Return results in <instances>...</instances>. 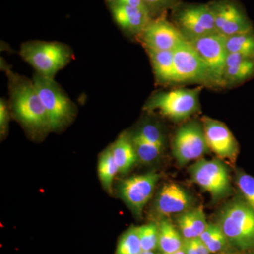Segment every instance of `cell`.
<instances>
[{
    "label": "cell",
    "instance_id": "1",
    "mask_svg": "<svg viewBox=\"0 0 254 254\" xmlns=\"http://www.w3.org/2000/svg\"><path fill=\"white\" fill-rule=\"evenodd\" d=\"M12 109L16 118L32 128H50L49 119L33 82L19 77L11 83Z\"/></svg>",
    "mask_w": 254,
    "mask_h": 254
},
{
    "label": "cell",
    "instance_id": "2",
    "mask_svg": "<svg viewBox=\"0 0 254 254\" xmlns=\"http://www.w3.org/2000/svg\"><path fill=\"white\" fill-rule=\"evenodd\" d=\"M219 225L227 240L242 250L254 247V210L244 200L227 204L220 214Z\"/></svg>",
    "mask_w": 254,
    "mask_h": 254
},
{
    "label": "cell",
    "instance_id": "3",
    "mask_svg": "<svg viewBox=\"0 0 254 254\" xmlns=\"http://www.w3.org/2000/svg\"><path fill=\"white\" fill-rule=\"evenodd\" d=\"M20 55L38 73L50 78L69 62L71 56L67 47L55 42H30L21 46Z\"/></svg>",
    "mask_w": 254,
    "mask_h": 254
},
{
    "label": "cell",
    "instance_id": "4",
    "mask_svg": "<svg viewBox=\"0 0 254 254\" xmlns=\"http://www.w3.org/2000/svg\"><path fill=\"white\" fill-rule=\"evenodd\" d=\"M200 88H178L161 92L150 98L147 109L157 110L163 116L173 120H185L199 109Z\"/></svg>",
    "mask_w": 254,
    "mask_h": 254
},
{
    "label": "cell",
    "instance_id": "5",
    "mask_svg": "<svg viewBox=\"0 0 254 254\" xmlns=\"http://www.w3.org/2000/svg\"><path fill=\"white\" fill-rule=\"evenodd\" d=\"M33 83L48 114L50 128L63 127L71 118L72 105L53 78L39 73L35 75Z\"/></svg>",
    "mask_w": 254,
    "mask_h": 254
},
{
    "label": "cell",
    "instance_id": "6",
    "mask_svg": "<svg viewBox=\"0 0 254 254\" xmlns=\"http://www.w3.org/2000/svg\"><path fill=\"white\" fill-rule=\"evenodd\" d=\"M226 37L218 33L188 41L208 68L213 86H224V73L227 55Z\"/></svg>",
    "mask_w": 254,
    "mask_h": 254
},
{
    "label": "cell",
    "instance_id": "7",
    "mask_svg": "<svg viewBox=\"0 0 254 254\" xmlns=\"http://www.w3.org/2000/svg\"><path fill=\"white\" fill-rule=\"evenodd\" d=\"M174 21L187 41L217 33L213 11L208 4L177 6Z\"/></svg>",
    "mask_w": 254,
    "mask_h": 254
},
{
    "label": "cell",
    "instance_id": "8",
    "mask_svg": "<svg viewBox=\"0 0 254 254\" xmlns=\"http://www.w3.org/2000/svg\"><path fill=\"white\" fill-rule=\"evenodd\" d=\"M173 154L179 165L201 158L209 148L202 123L192 121L178 128L173 140Z\"/></svg>",
    "mask_w": 254,
    "mask_h": 254
},
{
    "label": "cell",
    "instance_id": "9",
    "mask_svg": "<svg viewBox=\"0 0 254 254\" xmlns=\"http://www.w3.org/2000/svg\"><path fill=\"white\" fill-rule=\"evenodd\" d=\"M190 172L193 181L215 199H220L230 193V175L220 160L200 159L190 167Z\"/></svg>",
    "mask_w": 254,
    "mask_h": 254
},
{
    "label": "cell",
    "instance_id": "10",
    "mask_svg": "<svg viewBox=\"0 0 254 254\" xmlns=\"http://www.w3.org/2000/svg\"><path fill=\"white\" fill-rule=\"evenodd\" d=\"M173 52L175 83L199 82L211 84L208 68L190 42L185 40Z\"/></svg>",
    "mask_w": 254,
    "mask_h": 254
},
{
    "label": "cell",
    "instance_id": "11",
    "mask_svg": "<svg viewBox=\"0 0 254 254\" xmlns=\"http://www.w3.org/2000/svg\"><path fill=\"white\" fill-rule=\"evenodd\" d=\"M213 11L217 33L225 37L254 30L250 18L238 4L230 0L209 3Z\"/></svg>",
    "mask_w": 254,
    "mask_h": 254
},
{
    "label": "cell",
    "instance_id": "12",
    "mask_svg": "<svg viewBox=\"0 0 254 254\" xmlns=\"http://www.w3.org/2000/svg\"><path fill=\"white\" fill-rule=\"evenodd\" d=\"M159 175L148 173L123 180L119 186V193L128 208L136 215L142 210L153 195Z\"/></svg>",
    "mask_w": 254,
    "mask_h": 254
},
{
    "label": "cell",
    "instance_id": "13",
    "mask_svg": "<svg viewBox=\"0 0 254 254\" xmlns=\"http://www.w3.org/2000/svg\"><path fill=\"white\" fill-rule=\"evenodd\" d=\"M145 49L174 50L186 40L179 28L163 16L151 20L140 33Z\"/></svg>",
    "mask_w": 254,
    "mask_h": 254
},
{
    "label": "cell",
    "instance_id": "14",
    "mask_svg": "<svg viewBox=\"0 0 254 254\" xmlns=\"http://www.w3.org/2000/svg\"><path fill=\"white\" fill-rule=\"evenodd\" d=\"M210 150L220 158L233 159L239 151L238 143L225 124L208 117L201 120Z\"/></svg>",
    "mask_w": 254,
    "mask_h": 254
},
{
    "label": "cell",
    "instance_id": "15",
    "mask_svg": "<svg viewBox=\"0 0 254 254\" xmlns=\"http://www.w3.org/2000/svg\"><path fill=\"white\" fill-rule=\"evenodd\" d=\"M131 138L137 158L141 163H153L161 154L165 140L163 132L157 125H143Z\"/></svg>",
    "mask_w": 254,
    "mask_h": 254
},
{
    "label": "cell",
    "instance_id": "16",
    "mask_svg": "<svg viewBox=\"0 0 254 254\" xmlns=\"http://www.w3.org/2000/svg\"><path fill=\"white\" fill-rule=\"evenodd\" d=\"M193 198L185 189L176 183L165 184L159 191L155 209L159 216L181 214L190 210Z\"/></svg>",
    "mask_w": 254,
    "mask_h": 254
},
{
    "label": "cell",
    "instance_id": "17",
    "mask_svg": "<svg viewBox=\"0 0 254 254\" xmlns=\"http://www.w3.org/2000/svg\"><path fill=\"white\" fill-rule=\"evenodd\" d=\"M254 77V57L228 53L224 82L226 85L240 84Z\"/></svg>",
    "mask_w": 254,
    "mask_h": 254
},
{
    "label": "cell",
    "instance_id": "18",
    "mask_svg": "<svg viewBox=\"0 0 254 254\" xmlns=\"http://www.w3.org/2000/svg\"><path fill=\"white\" fill-rule=\"evenodd\" d=\"M111 4L115 21L120 27L130 33L140 34L151 21L148 11L126 5Z\"/></svg>",
    "mask_w": 254,
    "mask_h": 254
},
{
    "label": "cell",
    "instance_id": "19",
    "mask_svg": "<svg viewBox=\"0 0 254 254\" xmlns=\"http://www.w3.org/2000/svg\"><path fill=\"white\" fill-rule=\"evenodd\" d=\"M177 222L184 239L200 237L208 225L201 207L190 209L180 214Z\"/></svg>",
    "mask_w": 254,
    "mask_h": 254
},
{
    "label": "cell",
    "instance_id": "20",
    "mask_svg": "<svg viewBox=\"0 0 254 254\" xmlns=\"http://www.w3.org/2000/svg\"><path fill=\"white\" fill-rule=\"evenodd\" d=\"M145 50L149 55L153 71L158 81L164 83H175L174 50Z\"/></svg>",
    "mask_w": 254,
    "mask_h": 254
},
{
    "label": "cell",
    "instance_id": "21",
    "mask_svg": "<svg viewBox=\"0 0 254 254\" xmlns=\"http://www.w3.org/2000/svg\"><path fill=\"white\" fill-rule=\"evenodd\" d=\"M110 148L115 163L118 165L119 173H128L138 160L131 138L123 133Z\"/></svg>",
    "mask_w": 254,
    "mask_h": 254
},
{
    "label": "cell",
    "instance_id": "22",
    "mask_svg": "<svg viewBox=\"0 0 254 254\" xmlns=\"http://www.w3.org/2000/svg\"><path fill=\"white\" fill-rule=\"evenodd\" d=\"M158 230V247L164 254L173 253L182 250L184 240L171 222L162 220L159 223Z\"/></svg>",
    "mask_w": 254,
    "mask_h": 254
},
{
    "label": "cell",
    "instance_id": "23",
    "mask_svg": "<svg viewBox=\"0 0 254 254\" xmlns=\"http://www.w3.org/2000/svg\"><path fill=\"white\" fill-rule=\"evenodd\" d=\"M98 170L102 185L105 190L111 193L114 178L119 172L111 148L105 150L100 155Z\"/></svg>",
    "mask_w": 254,
    "mask_h": 254
},
{
    "label": "cell",
    "instance_id": "24",
    "mask_svg": "<svg viewBox=\"0 0 254 254\" xmlns=\"http://www.w3.org/2000/svg\"><path fill=\"white\" fill-rule=\"evenodd\" d=\"M225 45L228 53L254 57V30L226 37Z\"/></svg>",
    "mask_w": 254,
    "mask_h": 254
},
{
    "label": "cell",
    "instance_id": "25",
    "mask_svg": "<svg viewBox=\"0 0 254 254\" xmlns=\"http://www.w3.org/2000/svg\"><path fill=\"white\" fill-rule=\"evenodd\" d=\"M210 253H218L225 248L227 239L219 225L208 224L205 231L200 236Z\"/></svg>",
    "mask_w": 254,
    "mask_h": 254
},
{
    "label": "cell",
    "instance_id": "26",
    "mask_svg": "<svg viewBox=\"0 0 254 254\" xmlns=\"http://www.w3.org/2000/svg\"><path fill=\"white\" fill-rule=\"evenodd\" d=\"M141 252L138 227H131L122 235L115 254H139Z\"/></svg>",
    "mask_w": 254,
    "mask_h": 254
},
{
    "label": "cell",
    "instance_id": "27",
    "mask_svg": "<svg viewBox=\"0 0 254 254\" xmlns=\"http://www.w3.org/2000/svg\"><path fill=\"white\" fill-rule=\"evenodd\" d=\"M138 236L142 251L153 252L158 247V225L149 223L138 227Z\"/></svg>",
    "mask_w": 254,
    "mask_h": 254
},
{
    "label": "cell",
    "instance_id": "28",
    "mask_svg": "<svg viewBox=\"0 0 254 254\" xmlns=\"http://www.w3.org/2000/svg\"><path fill=\"white\" fill-rule=\"evenodd\" d=\"M237 184L244 201L254 210V177L240 172L237 175Z\"/></svg>",
    "mask_w": 254,
    "mask_h": 254
},
{
    "label": "cell",
    "instance_id": "29",
    "mask_svg": "<svg viewBox=\"0 0 254 254\" xmlns=\"http://www.w3.org/2000/svg\"><path fill=\"white\" fill-rule=\"evenodd\" d=\"M182 250L186 254H210V251L200 237L184 239Z\"/></svg>",
    "mask_w": 254,
    "mask_h": 254
},
{
    "label": "cell",
    "instance_id": "30",
    "mask_svg": "<svg viewBox=\"0 0 254 254\" xmlns=\"http://www.w3.org/2000/svg\"><path fill=\"white\" fill-rule=\"evenodd\" d=\"M150 14L177 6L178 0H143Z\"/></svg>",
    "mask_w": 254,
    "mask_h": 254
},
{
    "label": "cell",
    "instance_id": "31",
    "mask_svg": "<svg viewBox=\"0 0 254 254\" xmlns=\"http://www.w3.org/2000/svg\"><path fill=\"white\" fill-rule=\"evenodd\" d=\"M8 120H9V114H8L6 105L3 100L0 102V130L1 135L4 134L7 127Z\"/></svg>",
    "mask_w": 254,
    "mask_h": 254
},
{
    "label": "cell",
    "instance_id": "32",
    "mask_svg": "<svg viewBox=\"0 0 254 254\" xmlns=\"http://www.w3.org/2000/svg\"><path fill=\"white\" fill-rule=\"evenodd\" d=\"M111 3L120 5H126V6H132V7L137 8V9H140L149 12L143 0H113Z\"/></svg>",
    "mask_w": 254,
    "mask_h": 254
},
{
    "label": "cell",
    "instance_id": "33",
    "mask_svg": "<svg viewBox=\"0 0 254 254\" xmlns=\"http://www.w3.org/2000/svg\"><path fill=\"white\" fill-rule=\"evenodd\" d=\"M164 254H185V252H184V250H182H182L177 251V252H173V253Z\"/></svg>",
    "mask_w": 254,
    "mask_h": 254
},
{
    "label": "cell",
    "instance_id": "34",
    "mask_svg": "<svg viewBox=\"0 0 254 254\" xmlns=\"http://www.w3.org/2000/svg\"><path fill=\"white\" fill-rule=\"evenodd\" d=\"M139 254H156L155 253H153V252H143V251H142L141 253Z\"/></svg>",
    "mask_w": 254,
    "mask_h": 254
},
{
    "label": "cell",
    "instance_id": "35",
    "mask_svg": "<svg viewBox=\"0 0 254 254\" xmlns=\"http://www.w3.org/2000/svg\"><path fill=\"white\" fill-rule=\"evenodd\" d=\"M108 1H110V2H112V1H113V0H108Z\"/></svg>",
    "mask_w": 254,
    "mask_h": 254
}]
</instances>
